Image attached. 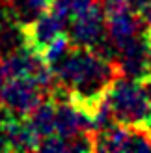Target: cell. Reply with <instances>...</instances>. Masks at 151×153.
I'll use <instances>...</instances> for the list:
<instances>
[{
    "label": "cell",
    "mask_w": 151,
    "mask_h": 153,
    "mask_svg": "<svg viewBox=\"0 0 151 153\" xmlns=\"http://www.w3.org/2000/svg\"><path fill=\"white\" fill-rule=\"evenodd\" d=\"M116 67L118 73L123 76H129L134 80H142L144 76L151 73L147 62V47H146V32L134 37L132 41L118 49L116 54Z\"/></svg>",
    "instance_id": "obj_5"
},
{
    "label": "cell",
    "mask_w": 151,
    "mask_h": 153,
    "mask_svg": "<svg viewBox=\"0 0 151 153\" xmlns=\"http://www.w3.org/2000/svg\"><path fill=\"white\" fill-rule=\"evenodd\" d=\"M50 69L54 73L56 84L65 90L67 97L75 105L86 112L107 95L108 88L119 75L116 62L84 47H71Z\"/></svg>",
    "instance_id": "obj_1"
},
{
    "label": "cell",
    "mask_w": 151,
    "mask_h": 153,
    "mask_svg": "<svg viewBox=\"0 0 151 153\" xmlns=\"http://www.w3.org/2000/svg\"><path fill=\"white\" fill-rule=\"evenodd\" d=\"M54 118H56V103L52 97H49V99H43L24 120L28 127L32 129V133L41 140L43 136H49L54 133Z\"/></svg>",
    "instance_id": "obj_8"
},
{
    "label": "cell",
    "mask_w": 151,
    "mask_h": 153,
    "mask_svg": "<svg viewBox=\"0 0 151 153\" xmlns=\"http://www.w3.org/2000/svg\"><path fill=\"white\" fill-rule=\"evenodd\" d=\"M43 99L45 91L39 86H36L26 76H15L4 82L0 94V108L7 118L24 120Z\"/></svg>",
    "instance_id": "obj_3"
},
{
    "label": "cell",
    "mask_w": 151,
    "mask_h": 153,
    "mask_svg": "<svg viewBox=\"0 0 151 153\" xmlns=\"http://www.w3.org/2000/svg\"><path fill=\"white\" fill-rule=\"evenodd\" d=\"M140 84H142V88H144V94H146L147 101H149V105H151V73H149L147 76H144V79L140 80Z\"/></svg>",
    "instance_id": "obj_13"
},
{
    "label": "cell",
    "mask_w": 151,
    "mask_h": 153,
    "mask_svg": "<svg viewBox=\"0 0 151 153\" xmlns=\"http://www.w3.org/2000/svg\"><path fill=\"white\" fill-rule=\"evenodd\" d=\"M71 47H73V45L69 41V36H65V32H64L62 36H58L54 41H50L47 47L39 52V56H41V60L49 67H52L56 62H60V60L67 54V51H69Z\"/></svg>",
    "instance_id": "obj_11"
},
{
    "label": "cell",
    "mask_w": 151,
    "mask_h": 153,
    "mask_svg": "<svg viewBox=\"0 0 151 153\" xmlns=\"http://www.w3.org/2000/svg\"><path fill=\"white\" fill-rule=\"evenodd\" d=\"M132 10L140 15L147 26H151V0H132Z\"/></svg>",
    "instance_id": "obj_12"
},
{
    "label": "cell",
    "mask_w": 151,
    "mask_h": 153,
    "mask_svg": "<svg viewBox=\"0 0 151 153\" xmlns=\"http://www.w3.org/2000/svg\"><path fill=\"white\" fill-rule=\"evenodd\" d=\"M4 82H6V80L2 79V76H0V94H2V86H4Z\"/></svg>",
    "instance_id": "obj_16"
},
{
    "label": "cell",
    "mask_w": 151,
    "mask_h": 153,
    "mask_svg": "<svg viewBox=\"0 0 151 153\" xmlns=\"http://www.w3.org/2000/svg\"><path fill=\"white\" fill-rule=\"evenodd\" d=\"M24 47V32L15 21L6 15V19L0 17V58H4L11 52Z\"/></svg>",
    "instance_id": "obj_9"
},
{
    "label": "cell",
    "mask_w": 151,
    "mask_h": 153,
    "mask_svg": "<svg viewBox=\"0 0 151 153\" xmlns=\"http://www.w3.org/2000/svg\"><path fill=\"white\" fill-rule=\"evenodd\" d=\"M144 125H146V129H147V131L151 133V112H149V116H147V120L144 121Z\"/></svg>",
    "instance_id": "obj_15"
},
{
    "label": "cell",
    "mask_w": 151,
    "mask_h": 153,
    "mask_svg": "<svg viewBox=\"0 0 151 153\" xmlns=\"http://www.w3.org/2000/svg\"><path fill=\"white\" fill-rule=\"evenodd\" d=\"M6 15L19 26H28L49 10L50 0H2Z\"/></svg>",
    "instance_id": "obj_7"
},
{
    "label": "cell",
    "mask_w": 151,
    "mask_h": 153,
    "mask_svg": "<svg viewBox=\"0 0 151 153\" xmlns=\"http://www.w3.org/2000/svg\"><path fill=\"white\" fill-rule=\"evenodd\" d=\"M107 101L110 105L118 123L140 125L147 120L151 105L144 94L140 80L118 75L107 91Z\"/></svg>",
    "instance_id": "obj_2"
},
{
    "label": "cell",
    "mask_w": 151,
    "mask_h": 153,
    "mask_svg": "<svg viewBox=\"0 0 151 153\" xmlns=\"http://www.w3.org/2000/svg\"><path fill=\"white\" fill-rule=\"evenodd\" d=\"M146 47H147V62H149V69H151V26L146 28Z\"/></svg>",
    "instance_id": "obj_14"
},
{
    "label": "cell",
    "mask_w": 151,
    "mask_h": 153,
    "mask_svg": "<svg viewBox=\"0 0 151 153\" xmlns=\"http://www.w3.org/2000/svg\"><path fill=\"white\" fill-rule=\"evenodd\" d=\"M95 4H99V0H50L49 10L67 25L73 17L90 10Z\"/></svg>",
    "instance_id": "obj_10"
},
{
    "label": "cell",
    "mask_w": 151,
    "mask_h": 153,
    "mask_svg": "<svg viewBox=\"0 0 151 153\" xmlns=\"http://www.w3.org/2000/svg\"><path fill=\"white\" fill-rule=\"evenodd\" d=\"M69 41L73 47L95 49L107 37V22L101 2L69 21Z\"/></svg>",
    "instance_id": "obj_4"
},
{
    "label": "cell",
    "mask_w": 151,
    "mask_h": 153,
    "mask_svg": "<svg viewBox=\"0 0 151 153\" xmlns=\"http://www.w3.org/2000/svg\"><path fill=\"white\" fill-rule=\"evenodd\" d=\"M22 32H24V47L39 54L50 41H54L58 36L65 32V22L50 10H47L34 22L22 28Z\"/></svg>",
    "instance_id": "obj_6"
}]
</instances>
